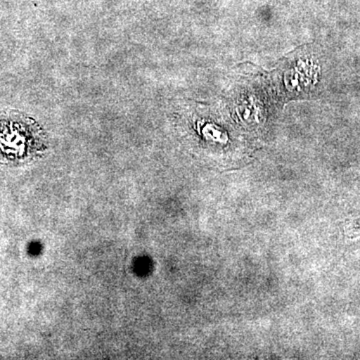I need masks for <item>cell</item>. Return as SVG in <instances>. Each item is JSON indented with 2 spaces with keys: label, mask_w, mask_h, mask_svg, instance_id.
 Segmentation results:
<instances>
[{
  "label": "cell",
  "mask_w": 360,
  "mask_h": 360,
  "mask_svg": "<svg viewBox=\"0 0 360 360\" xmlns=\"http://www.w3.org/2000/svg\"><path fill=\"white\" fill-rule=\"evenodd\" d=\"M347 234L349 238H356L360 236V217L352 220L347 226Z\"/></svg>",
  "instance_id": "obj_1"
}]
</instances>
